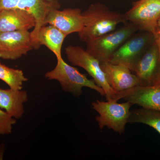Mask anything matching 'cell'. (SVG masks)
<instances>
[{"label": "cell", "instance_id": "30bf717a", "mask_svg": "<svg viewBox=\"0 0 160 160\" xmlns=\"http://www.w3.org/2000/svg\"><path fill=\"white\" fill-rule=\"evenodd\" d=\"M56 27L66 36L78 33L84 27L82 12L79 8H68L62 10L54 8L48 12L44 21V25Z\"/></svg>", "mask_w": 160, "mask_h": 160}, {"label": "cell", "instance_id": "277c9868", "mask_svg": "<svg viewBox=\"0 0 160 160\" xmlns=\"http://www.w3.org/2000/svg\"><path fill=\"white\" fill-rule=\"evenodd\" d=\"M138 31L134 25L127 22L115 30L86 42V50L100 62L109 61L120 46Z\"/></svg>", "mask_w": 160, "mask_h": 160}, {"label": "cell", "instance_id": "e0dca14e", "mask_svg": "<svg viewBox=\"0 0 160 160\" xmlns=\"http://www.w3.org/2000/svg\"><path fill=\"white\" fill-rule=\"evenodd\" d=\"M129 123L146 124L160 134V111L143 108L134 109L131 111Z\"/></svg>", "mask_w": 160, "mask_h": 160}, {"label": "cell", "instance_id": "5b68a950", "mask_svg": "<svg viewBox=\"0 0 160 160\" xmlns=\"http://www.w3.org/2000/svg\"><path fill=\"white\" fill-rule=\"evenodd\" d=\"M67 59L73 66L81 67L105 92L106 100H116V94L109 85L98 59L79 46H69L65 49Z\"/></svg>", "mask_w": 160, "mask_h": 160}, {"label": "cell", "instance_id": "9c48e42d", "mask_svg": "<svg viewBox=\"0 0 160 160\" xmlns=\"http://www.w3.org/2000/svg\"><path fill=\"white\" fill-rule=\"evenodd\" d=\"M60 3L56 0L47 2L44 0H0V12L4 9H19L26 10L34 16L36 25L31 34L35 42L37 43V36L40 28L44 25L46 16L51 9H59Z\"/></svg>", "mask_w": 160, "mask_h": 160}, {"label": "cell", "instance_id": "7a4b0ae2", "mask_svg": "<svg viewBox=\"0 0 160 160\" xmlns=\"http://www.w3.org/2000/svg\"><path fill=\"white\" fill-rule=\"evenodd\" d=\"M55 67L46 72L45 76L48 80H56L60 83L63 91L79 97L82 93V89L87 87L105 96V92L93 80L89 79L86 75L82 74L77 68L69 65L62 58L57 59Z\"/></svg>", "mask_w": 160, "mask_h": 160}, {"label": "cell", "instance_id": "8992f818", "mask_svg": "<svg viewBox=\"0 0 160 160\" xmlns=\"http://www.w3.org/2000/svg\"><path fill=\"white\" fill-rule=\"evenodd\" d=\"M154 41L152 33L138 31L120 46L109 61L113 64L126 66L132 72L138 60Z\"/></svg>", "mask_w": 160, "mask_h": 160}, {"label": "cell", "instance_id": "5bb4252c", "mask_svg": "<svg viewBox=\"0 0 160 160\" xmlns=\"http://www.w3.org/2000/svg\"><path fill=\"white\" fill-rule=\"evenodd\" d=\"M36 25L34 16L26 10L9 9L0 12V32L29 30Z\"/></svg>", "mask_w": 160, "mask_h": 160}, {"label": "cell", "instance_id": "3957f363", "mask_svg": "<svg viewBox=\"0 0 160 160\" xmlns=\"http://www.w3.org/2000/svg\"><path fill=\"white\" fill-rule=\"evenodd\" d=\"M117 100L112 99L106 102L97 100L92 103V108L99 116L96 118L99 127L102 130L105 126L120 134L124 133L127 123H129L132 106L129 102L118 103Z\"/></svg>", "mask_w": 160, "mask_h": 160}, {"label": "cell", "instance_id": "8fae6325", "mask_svg": "<svg viewBox=\"0 0 160 160\" xmlns=\"http://www.w3.org/2000/svg\"><path fill=\"white\" fill-rule=\"evenodd\" d=\"M100 65L116 94L140 86L136 75L126 66L109 61L100 62Z\"/></svg>", "mask_w": 160, "mask_h": 160}, {"label": "cell", "instance_id": "7c38bea8", "mask_svg": "<svg viewBox=\"0 0 160 160\" xmlns=\"http://www.w3.org/2000/svg\"><path fill=\"white\" fill-rule=\"evenodd\" d=\"M121 99L142 108L160 111V86H138L117 94L116 100Z\"/></svg>", "mask_w": 160, "mask_h": 160}, {"label": "cell", "instance_id": "4fadbf2b", "mask_svg": "<svg viewBox=\"0 0 160 160\" xmlns=\"http://www.w3.org/2000/svg\"><path fill=\"white\" fill-rule=\"evenodd\" d=\"M159 67V53L155 41L138 60L132 72L138 79L140 86H152Z\"/></svg>", "mask_w": 160, "mask_h": 160}, {"label": "cell", "instance_id": "6da1fadb", "mask_svg": "<svg viewBox=\"0 0 160 160\" xmlns=\"http://www.w3.org/2000/svg\"><path fill=\"white\" fill-rule=\"evenodd\" d=\"M84 25L78 33L80 40L86 43L115 30L121 24L127 22L122 13L113 11L102 3L91 4L83 12Z\"/></svg>", "mask_w": 160, "mask_h": 160}, {"label": "cell", "instance_id": "44dd1931", "mask_svg": "<svg viewBox=\"0 0 160 160\" xmlns=\"http://www.w3.org/2000/svg\"><path fill=\"white\" fill-rule=\"evenodd\" d=\"M158 28H159V29H160V18H159V19L158 20Z\"/></svg>", "mask_w": 160, "mask_h": 160}, {"label": "cell", "instance_id": "7402d4cb", "mask_svg": "<svg viewBox=\"0 0 160 160\" xmlns=\"http://www.w3.org/2000/svg\"><path fill=\"white\" fill-rule=\"evenodd\" d=\"M44 1L47 2H53L54 1H56V0H44Z\"/></svg>", "mask_w": 160, "mask_h": 160}, {"label": "cell", "instance_id": "9a60e30c", "mask_svg": "<svg viewBox=\"0 0 160 160\" xmlns=\"http://www.w3.org/2000/svg\"><path fill=\"white\" fill-rule=\"evenodd\" d=\"M28 100V94L25 90L0 88V108L16 119L22 117L24 105Z\"/></svg>", "mask_w": 160, "mask_h": 160}, {"label": "cell", "instance_id": "52a82bcc", "mask_svg": "<svg viewBox=\"0 0 160 160\" xmlns=\"http://www.w3.org/2000/svg\"><path fill=\"white\" fill-rule=\"evenodd\" d=\"M124 15L126 21L134 25L138 31L154 34L160 18V0H138Z\"/></svg>", "mask_w": 160, "mask_h": 160}, {"label": "cell", "instance_id": "2e32d148", "mask_svg": "<svg viewBox=\"0 0 160 160\" xmlns=\"http://www.w3.org/2000/svg\"><path fill=\"white\" fill-rule=\"evenodd\" d=\"M66 37V35L55 26L45 25L39 30L36 42L40 46H46L54 53L57 59L62 58V46Z\"/></svg>", "mask_w": 160, "mask_h": 160}, {"label": "cell", "instance_id": "d6986e66", "mask_svg": "<svg viewBox=\"0 0 160 160\" xmlns=\"http://www.w3.org/2000/svg\"><path fill=\"white\" fill-rule=\"evenodd\" d=\"M16 120L0 108V135L10 134Z\"/></svg>", "mask_w": 160, "mask_h": 160}, {"label": "cell", "instance_id": "ac0fdd59", "mask_svg": "<svg viewBox=\"0 0 160 160\" xmlns=\"http://www.w3.org/2000/svg\"><path fill=\"white\" fill-rule=\"evenodd\" d=\"M0 80L6 83L10 89L22 90L23 83L28 81L22 70L9 68L0 63Z\"/></svg>", "mask_w": 160, "mask_h": 160}, {"label": "cell", "instance_id": "ffe728a7", "mask_svg": "<svg viewBox=\"0 0 160 160\" xmlns=\"http://www.w3.org/2000/svg\"><path fill=\"white\" fill-rule=\"evenodd\" d=\"M154 41L157 45L159 53V67L157 74L155 78L152 86H160V29L158 28L157 30L154 34Z\"/></svg>", "mask_w": 160, "mask_h": 160}, {"label": "cell", "instance_id": "ba28073f", "mask_svg": "<svg viewBox=\"0 0 160 160\" xmlns=\"http://www.w3.org/2000/svg\"><path fill=\"white\" fill-rule=\"evenodd\" d=\"M39 48L29 30L0 32V58L18 59Z\"/></svg>", "mask_w": 160, "mask_h": 160}]
</instances>
